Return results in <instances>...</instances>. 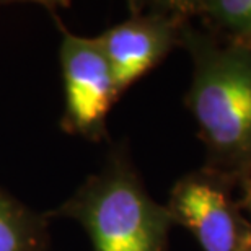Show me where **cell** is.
Masks as SVG:
<instances>
[{"label":"cell","mask_w":251,"mask_h":251,"mask_svg":"<svg viewBox=\"0 0 251 251\" xmlns=\"http://www.w3.org/2000/svg\"><path fill=\"white\" fill-rule=\"evenodd\" d=\"M179 46L193 62L184 103L205 145L204 167L240 188L251 173V44L198 28L188 18Z\"/></svg>","instance_id":"6da1fadb"},{"label":"cell","mask_w":251,"mask_h":251,"mask_svg":"<svg viewBox=\"0 0 251 251\" xmlns=\"http://www.w3.org/2000/svg\"><path fill=\"white\" fill-rule=\"evenodd\" d=\"M52 215L82 225L93 251H167L175 225L167 207L145 189L123 145Z\"/></svg>","instance_id":"7a4b0ae2"},{"label":"cell","mask_w":251,"mask_h":251,"mask_svg":"<svg viewBox=\"0 0 251 251\" xmlns=\"http://www.w3.org/2000/svg\"><path fill=\"white\" fill-rule=\"evenodd\" d=\"M232 179L202 167L186 173L170 191L165 204L175 225L189 230L202 251H247L251 247V219Z\"/></svg>","instance_id":"3957f363"},{"label":"cell","mask_w":251,"mask_h":251,"mask_svg":"<svg viewBox=\"0 0 251 251\" xmlns=\"http://www.w3.org/2000/svg\"><path fill=\"white\" fill-rule=\"evenodd\" d=\"M59 31V61L64 82V113L61 127L70 135L92 142L106 139V119L121 97L111 67L97 39L78 36L54 13Z\"/></svg>","instance_id":"277c9868"},{"label":"cell","mask_w":251,"mask_h":251,"mask_svg":"<svg viewBox=\"0 0 251 251\" xmlns=\"http://www.w3.org/2000/svg\"><path fill=\"white\" fill-rule=\"evenodd\" d=\"M149 12L134 13L95 36L111 67L119 95L147 75L179 46L184 17L168 2L152 3Z\"/></svg>","instance_id":"5b68a950"},{"label":"cell","mask_w":251,"mask_h":251,"mask_svg":"<svg viewBox=\"0 0 251 251\" xmlns=\"http://www.w3.org/2000/svg\"><path fill=\"white\" fill-rule=\"evenodd\" d=\"M48 247V215L0 189V251H46Z\"/></svg>","instance_id":"8992f818"},{"label":"cell","mask_w":251,"mask_h":251,"mask_svg":"<svg viewBox=\"0 0 251 251\" xmlns=\"http://www.w3.org/2000/svg\"><path fill=\"white\" fill-rule=\"evenodd\" d=\"M168 5L191 20H202L219 36L251 44V0H176Z\"/></svg>","instance_id":"52a82bcc"},{"label":"cell","mask_w":251,"mask_h":251,"mask_svg":"<svg viewBox=\"0 0 251 251\" xmlns=\"http://www.w3.org/2000/svg\"><path fill=\"white\" fill-rule=\"evenodd\" d=\"M240 189H242V199H240V204H242L243 210L251 219V173L243 179V183L240 184Z\"/></svg>","instance_id":"ba28073f"},{"label":"cell","mask_w":251,"mask_h":251,"mask_svg":"<svg viewBox=\"0 0 251 251\" xmlns=\"http://www.w3.org/2000/svg\"><path fill=\"white\" fill-rule=\"evenodd\" d=\"M247 251H251V247H250V248H248V250H247Z\"/></svg>","instance_id":"9c48e42d"}]
</instances>
